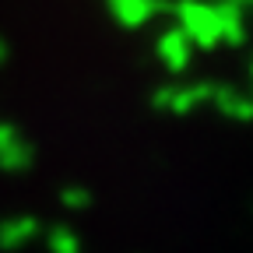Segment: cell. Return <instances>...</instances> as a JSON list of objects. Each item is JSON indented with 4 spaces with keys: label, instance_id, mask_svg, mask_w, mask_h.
Instances as JSON below:
<instances>
[{
    "label": "cell",
    "instance_id": "1",
    "mask_svg": "<svg viewBox=\"0 0 253 253\" xmlns=\"http://www.w3.org/2000/svg\"><path fill=\"white\" fill-rule=\"evenodd\" d=\"M250 78H253V63H250Z\"/></svg>",
    "mask_w": 253,
    "mask_h": 253
}]
</instances>
